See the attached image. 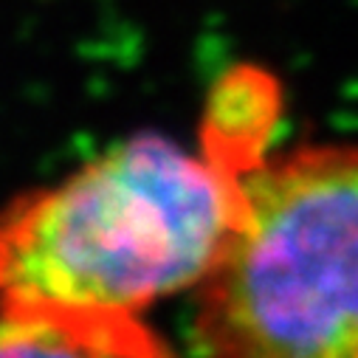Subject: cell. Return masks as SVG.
I'll return each mask as SVG.
<instances>
[{"mask_svg":"<svg viewBox=\"0 0 358 358\" xmlns=\"http://www.w3.org/2000/svg\"><path fill=\"white\" fill-rule=\"evenodd\" d=\"M240 215V172L158 133L0 203V305L141 316L198 291Z\"/></svg>","mask_w":358,"mask_h":358,"instance_id":"obj_1","label":"cell"},{"mask_svg":"<svg viewBox=\"0 0 358 358\" xmlns=\"http://www.w3.org/2000/svg\"><path fill=\"white\" fill-rule=\"evenodd\" d=\"M192 341L209 355L358 358V147H302L240 172Z\"/></svg>","mask_w":358,"mask_h":358,"instance_id":"obj_2","label":"cell"},{"mask_svg":"<svg viewBox=\"0 0 358 358\" xmlns=\"http://www.w3.org/2000/svg\"><path fill=\"white\" fill-rule=\"evenodd\" d=\"M141 316L57 305H0V355H164Z\"/></svg>","mask_w":358,"mask_h":358,"instance_id":"obj_3","label":"cell"}]
</instances>
